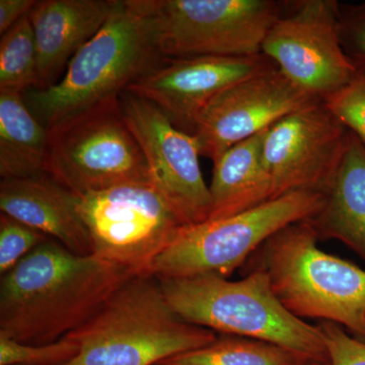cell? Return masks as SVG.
Masks as SVG:
<instances>
[{"label":"cell","instance_id":"3","mask_svg":"<svg viewBox=\"0 0 365 365\" xmlns=\"http://www.w3.org/2000/svg\"><path fill=\"white\" fill-rule=\"evenodd\" d=\"M307 220L276 232L247 261L268 276L274 294L297 318L337 324L365 342V271L319 248Z\"/></svg>","mask_w":365,"mask_h":365},{"label":"cell","instance_id":"9","mask_svg":"<svg viewBox=\"0 0 365 365\" xmlns=\"http://www.w3.org/2000/svg\"><path fill=\"white\" fill-rule=\"evenodd\" d=\"M78 212L93 255L134 275L146 274L187 227L157 189L143 182L78 196Z\"/></svg>","mask_w":365,"mask_h":365},{"label":"cell","instance_id":"25","mask_svg":"<svg viewBox=\"0 0 365 365\" xmlns=\"http://www.w3.org/2000/svg\"><path fill=\"white\" fill-rule=\"evenodd\" d=\"M343 49L359 71L365 72V2L339 6Z\"/></svg>","mask_w":365,"mask_h":365},{"label":"cell","instance_id":"24","mask_svg":"<svg viewBox=\"0 0 365 365\" xmlns=\"http://www.w3.org/2000/svg\"><path fill=\"white\" fill-rule=\"evenodd\" d=\"M51 237L1 213L0 215V275L16 267L31 252Z\"/></svg>","mask_w":365,"mask_h":365},{"label":"cell","instance_id":"23","mask_svg":"<svg viewBox=\"0 0 365 365\" xmlns=\"http://www.w3.org/2000/svg\"><path fill=\"white\" fill-rule=\"evenodd\" d=\"M322 101L365 148V72L359 71L347 85Z\"/></svg>","mask_w":365,"mask_h":365},{"label":"cell","instance_id":"21","mask_svg":"<svg viewBox=\"0 0 365 365\" xmlns=\"http://www.w3.org/2000/svg\"><path fill=\"white\" fill-rule=\"evenodd\" d=\"M36 78L37 46L28 14L1 35L0 91L25 93L35 88Z\"/></svg>","mask_w":365,"mask_h":365},{"label":"cell","instance_id":"19","mask_svg":"<svg viewBox=\"0 0 365 365\" xmlns=\"http://www.w3.org/2000/svg\"><path fill=\"white\" fill-rule=\"evenodd\" d=\"M49 130L40 123L23 93L0 91V176L23 179L46 173Z\"/></svg>","mask_w":365,"mask_h":365},{"label":"cell","instance_id":"14","mask_svg":"<svg viewBox=\"0 0 365 365\" xmlns=\"http://www.w3.org/2000/svg\"><path fill=\"white\" fill-rule=\"evenodd\" d=\"M273 64L264 54L163 57L125 91L150 101L176 128L193 136L199 118L217 96Z\"/></svg>","mask_w":365,"mask_h":365},{"label":"cell","instance_id":"27","mask_svg":"<svg viewBox=\"0 0 365 365\" xmlns=\"http://www.w3.org/2000/svg\"><path fill=\"white\" fill-rule=\"evenodd\" d=\"M36 0H0V34L4 35L30 14Z\"/></svg>","mask_w":365,"mask_h":365},{"label":"cell","instance_id":"7","mask_svg":"<svg viewBox=\"0 0 365 365\" xmlns=\"http://www.w3.org/2000/svg\"><path fill=\"white\" fill-rule=\"evenodd\" d=\"M48 130L46 174L76 195L121 185L151 184L148 163L125 121L119 97Z\"/></svg>","mask_w":365,"mask_h":365},{"label":"cell","instance_id":"2","mask_svg":"<svg viewBox=\"0 0 365 365\" xmlns=\"http://www.w3.org/2000/svg\"><path fill=\"white\" fill-rule=\"evenodd\" d=\"M67 336L78 352L63 365H158L218 337L180 318L160 281L148 274L132 276L95 316Z\"/></svg>","mask_w":365,"mask_h":365},{"label":"cell","instance_id":"18","mask_svg":"<svg viewBox=\"0 0 365 365\" xmlns=\"http://www.w3.org/2000/svg\"><path fill=\"white\" fill-rule=\"evenodd\" d=\"M268 129L235 144L213 163L209 220L239 215L271 200V179L263 155Z\"/></svg>","mask_w":365,"mask_h":365},{"label":"cell","instance_id":"10","mask_svg":"<svg viewBox=\"0 0 365 365\" xmlns=\"http://www.w3.org/2000/svg\"><path fill=\"white\" fill-rule=\"evenodd\" d=\"M336 0L283 1L262 45V54L309 95L324 100L357 73L340 38Z\"/></svg>","mask_w":365,"mask_h":365},{"label":"cell","instance_id":"11","mask_svg":"<svg viewBox=\"0 0 365 365\" xmlns=\"http://www.w3.org/2000/svg\"><path fill=\"white\" fill-rule=\"evenodd\" d=\"M348 138L349 130L322 100L272 125L263 144L271 200L297 191L325 194L339 169Z\"/></svg>","mask_w":365,"mask_h":365},{"label":"cell","instance_id":"15","mask_svg":"<svg viewBox=\"0 0 365 365\" xmlns=\"http://www.w3.org/2000/svg\"><path fill=\"white\" fill-rule=\"evenodd\" d=\"M116 2L37 1L29 14L37 46V78L34 90H47L58 83L74 55L105 25Z\"/></svg>","mask_w":365,"mask_h":365},{"label":"cell","instance_id":"12","mask_svg":"<svg viewBox=\"0 0 365 365\" xmlns=\"http://www.w3.org/2000/svg\"><path fill=\"white\" fill-rule=\"evenodd\" d=\"M125 121L143 151L151 185L186 225L209 220L211 197L199 163L195 137L176 128L150 101L120 93Z\"/></svg>","mask_w":365,"mask_h":365},{"label":"cell","instance_id":"13","mask_svg":"<svg viewBox=\"0 0 365 365\" xmlns=\"http://www.w3.org/2000/svg\"><path fill=\"white\" fill-rule=\"evenodd\" d=\"M319 100L273 64L230 86L204 110L193 135L199 153L215 163L235 144Z\"/></svg>","mask_w":365,"mask_h":365},{"label":"cell","instance_id":"8","mask_svg":"<svg viewBox=\"0 0 365 365\" xmlns=\"http://www.w3.org/2000/svg\"><path fill=\"white\" fill-rule=\"evenodd\" d=\"M167 58L247 57L262 45L282 11L275 0H134Z\"/></svg>","mask_w":365,"mask_h":365},{"label":"cell","instance_id":"22","mask_svg":"<svg viewBox=\"0 0 365 365\" xmlns=\"http://www.w3.org/2000/svg\"><path fill=\"white\" fill-rule=\"evenodd\" d=\"M78 352V344L69 336L49 344L32 345L0 334V365H63Z\"/></svg>","mask_w":365,"mask_h":365},{"label":"cell","instance_id":"28","mask_svg":"<svg viewBox=\"0 0 365 365\" xmlns=\"http://www.w3.org/2000/svg\"><path fill=\"white\" fill-rule=\"evenodd\" d=\"M294 365H332L329 359H304Z\"/></svg>","mask_w":365,"mask_h":365},{"label":"cell","instance_id":"20","mask_svg":"<svg viewBox=\"0 0 365 365\" xmlns=\"http://www.w3.org/2000/svg\"><path fill=\"white\" fill-rule=\"evenodd\" d=\"M307 357L263 341L220 335L215 342L158 365H294Z\"/></svg>","mask_w":365,"mask_h":365},{"label":"cell","instance_id":"26","mask_svg":"<svg viewBox=\"0 0 365 365\" xmlns=\"http://www.w3.org/2000/svg\"><path fill=\"white\" fill-rule=\"evenodd\" d=\"M332 365H365V342L349 335L337 324H319Z\"/></svg>","mask_w":365,"mask_h":365},{"label":"cell","instance_id":"5","mask_svg":"<svg viewBox=\"0 0 365 365\" xmlns=\"http://www.w3.org/2000/svg\"><path fill=\"white\" fill-rule=\"evenodd\" d=\"M163 58L150 21L134 0H117L105 25L74 55L58 83L47 90L26 91L24 100L40 123L50 129L119 97Z\"/></svg>","mask_w":365,"mask_h":365},{"label":"cell","instance_id":"4","mask_svg":"<svg viewBox=\"0 0 365 365\" xmlns=\"http://www.w3.org/2000/svg\"><path fill=\"white\" fill-rule=\"evenodd\" d=\"M158 281L173 311L187 323L263 341L307 359H329L319 326L285 309L262 271H248L237 281L215 274Z\"/></svg>","mask_w":365,"mask_h":365},{"label":"cell","instance_id":"6","mask_svg":"<svg viewBox=\"0 0 365 365\" xmlns=\"http://www.w3.org/2000/svg\"><path fill=\"white\" fill-rule=\"evenodd\" d=\"M325 195L297 191L239 215L182 227L148 268L158 279L215 274L227 278L276 232L309 220Z\"/></svg>","mask_w":365,"mask_h":365},{"label":"cell","instance_id":"17","mask_svg":"<svg viewBox=\"0 0 365 365\" xmlns=\"http://www.w3.org/2000/svg\"><path fill=\"white\" fill-rule=\"evenodd\" d=\"M323 205L307 222L319 240L343 242L365 261V148L349 131L339 169Z\"/></svg>","mask_w":365,"mask_h":365},{"label":"cell","instance_id":"16","mask_svg":"<svg viewBox=\"0 0 365 365\" xmlns=\"http://www.w3.org/2000/svg\"><path fill=\"white\" fill-rule=\"evenodd\" d=\"M0 210L73 253L93 255L90 235L78 212V196L46 173L1 180Z\"/></svg>","mask_w":365,"mask_h":365},{"label":"cell","instance_id":"1","mask_svg":"<svg viewBox=\"0 0 365 365\" xmlns=\"http://www.w3.org/2000/svg\"><path fill=\"white\" fill-rule=\"evenodd\" d=\"M134 274L49 239L0 281V334L25 344L56 342L97 314Z\"/></svg>","mask_w":365,"mask_h":365}]
</instances>
